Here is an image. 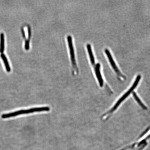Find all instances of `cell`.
Here are the masks:
<instances>
[{
  "label": "cell",
  "instance_id": "cell-1",
  "mask_svg": "<svg viewBox=\"0 0 150 150\" xmlns=\"http://www.w3.org/2000/svg\"><path fill=\"white\" fill-rule=\"evenodd\" d=\"M141 78V76L140 75H139L137 77L136 80L135 81L134 84H133L132 87L130 88V89L128 91H127V92L125 93L124 95H123L122 98L119 99V100L117 101V103H116L114 105L113 107L111 109L109 110L108 112H105V113L102 115L101 118H102V119L103 120H107L110 117V115H111V114L117 110V109L119 107V105L121 104V103L125 100V99L127 98V96H128L130 93H131V92L133 90H134L135 88L137 87L139 82L140 81Z\"/></svg>",
  "mask_w": 150,
  "mask_h": 150
},
{
  "label": "cell",
  "instance_id": "cell-2",
  "mask_svg": "<svg viewBox=\"0 0 150 150\" xmlns=\"http://www.w3.org/2000/svg\"><path fill=\"white\" fill-rule=\"evenodd\" d=\"M50 110V108L48 106L35 108H30V109L19 110L11 112V113L4 114L1 115V117L3 119H7V118L16 117L22 114L31 113L35 112H49Z\"/></svg>",
  "mask_w": 150,
  "mask_h": 150
},
{
  "label": "cell",
  "instance_id": "cell-3",
  "mask_svg": "<svg viewBox=\"0 0 150 150\" xmlns=\"http://www.w3.org/2000/svg\"><path fill=\"white\" fill-rule=\"evenodd\" d=\"M67 39L70 52L71 64L73 69L72 72L74 74H78L79 71L76 62L72 37L71 35H69L67 36Z\"/></svg>",
  "mask_w": 150,
  "mask_h": 150
},
{
  "label": "cell",
  "instance_id": "cell-4",
  "mask_svg": "<svg viewBox=\"0 0 150 150\" xmlns=\"http://www.w3.org/2000/svg\"><path fill=\"white\" fill-rule=\"evenodd\" d=\"M105 53L106 54L109 62L111 65V67L113 70L115 71L116 74L120 77L125 79V77L122 74L121 71H120L119 68H118L117 66L114 61L113 57H112V54L110 53V50L108 49H105L104 50Z\"/></svg>",
  "mask_w": 150,
  "mask_h": 150
},
{
  "label": "cell",
  "instance_id": "cell-5",
  "mask_svg": "<svg viewBox=\"0 0 150 150\" xmlns=\"http://www.w3.org/2000/svg\"><path fill=\"white\" fill-rule=\"evenodd\" d=\"M93 67L95 76L98 81L99 87L102 88L104 86V81L101 74L100 64V63H97Z\"/></svg>",
  "mask_w": 150,
  "mask_h": 150
},
{
  "label": "cell",
  "instance_id": "cell-6",
  "mask_svg": "<svg viewBox=\"0 0 150 150\" xmlns=\"http://www.w3.org/2000/svg\"><path fill=\"white\" fill-rule=\"evenodd\" d=\"M87 48L88 54H89L90 61L91 64L93 67L95 66L96 64L95 58L94 56L92 49L91 47V44H88L87 45Z\"/></svg>",
  "mask_w": 150,
  "mask_h": 150
},
{
  "label": "cell",
  "instance_id": "cell-7",
  "mask_svg": "<svg viewBox=\"0 0 150 150\" xmlns=\"http://www.w3.org/2000/svg\"><path fill=\"white\" fill-rule=\"evenodd\" d=\"M0 52L3 54L4 50V35L1 33L0 35Z\"/></svg>",
  "mask_w": 150,
  "mask_h": 150
},
{
  "label": "cell",
  "instance_id": "cell-8",
  "mask_svg": "<svg viewBox=\"0 0 150 150\" xmlns=\"http://www.w3.org/2000/svg\"><path fill=\"white\" fill-rule=\"evenodd\" d=\"M1 57L2 59L4 61V64L5 67V68L6 69L7 72H10L11 71V68L10 66H9V63L8 60L6 57V56L4 55V54H1Z\"/></svg>",
  "mask_w": 150,
  "mask_h": 150
},
{
  "label": "cell",
  "instance_id": "cell-9",
  "mask_svg": "<svg viewBox=\"0 0 150 150\" xmlns=\"http://www.w3.org/2000/svg\"><path fill=\"white\" fill-rule=\"evenodd\" d=\"M133 95H134V99H135V100L140 105V106L142 108H143L144 110L147 109V108H146L145 105H144V104L142 103V101H141L140 99L139 98V97H138L137 96V95L136 94L134 93Z\"/></svg>",
  "mask_w": 150,
  "mask_h": 150
},
{
  "label": "cell",
  "instance_id": "cell-10",
  "mask_svg": "<svg viewBox=\"0 0 150 150\" xmlns=\"http://www.w3.org/2000/svg\"><path fill=\"white\" fill-rule=\"evenodd\" d=\"M25 48L26 50H28L29 49V41L26 40L25 42Z\"/></svg>",
  "mask_w": 150,
  "mask_h": 150
},
{
  "label": "cell",
  "instance_id": "cell-11",
  "mask_svg": "<svg viewBox=\"0 0 150 150\" xmlns=\"http://www.w3.org/2000/svg\"><path fill=\"white\" fill-rule=\"evenodd\" d=\"M28 38H29V40L31 38V28H30V26H28Z\"/></svg>",
  "mask_w": 150,
  "mask_h": 150
},
{
  "label": "cell",
  "instance_id": "cell-12",
  "mask_svg": "<svg viewBox=\"0 0 150 150\" xmlns=\"http://www.w3.org/2000/svg\"><path fill=\"white\" fill-rule=\"evenodd\" d=\"M21 31L22 33V35L24 39L26 38L25 35V32H24V30L23 28H21Z\"/></svg>",
  "mask_w": 150,
  "mask_h": 150
}]
</instances>
